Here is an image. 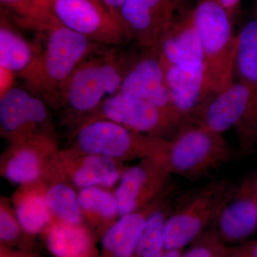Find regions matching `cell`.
Here are the masks:
<instances>
[{
  "mask_svg": "<svg viewBox=\"0 0 257 257\" xmlns=\"http://www.w3.org/2000/svg\"><path fill=\"white\" fill-rule=\"evenodd\" d=\"M221 234L236 241L247 237L257 228V174L246 177L230 197L217 219Z\"/></svg>",
  "mask_w": 257,
  "mask_h": 257,
  "instance_id": "obj_18",
  "label": "cell"
},
{
  "mask_svg": "<svg viewBox=\"0 0 257 257\" xmlns=\"http://www.w3.org/2000/svg\"><path fill=\"white\" fill-rule=\"evenodd\" d=\"M165 67L195 70L205 64L202 42L191 12H182L155 47Z\"/></svg>",
  "mask_w": 257,
  "mask_h": 257,
  "instance_id": "obj_17",
  "label": "cell"
},
{
  "mask_svg": "<svg viewBox=\"0 0 257 257\" xmlns=\"http://www.w3.org/2000/svg\"><path fill=\"white\" fill-rule=\"evenodd\" d=\"M135 57L116 47H105L83 61L60 94L57 109L63 111L64 122L75 127L106 99L120 92Z\"/></svg>",
  "mask_w": 257,
  "mask_h": 257,
  "instance_id": "obj_2",
  "label": "cell"
},
{
  "mask_svg": "<svg viewBox=\"0 0 257 257\" xmlns=\"http://www.w3.org/2000/svg\"><path fill=\"white\" fill-rule=\"evenodd\" d=\"M183 257H213V255L209 248L199 246L192 248Z\"/></svg>",
  "mask_w": 257,
  "mask_h": 257,
  "instance_id": "obj_32",
  "label": "cell"
},
{
  "mask_svg": "<svg viewBox=\"0 0 257 257\" xmlns=\"http://www.w3.org/2000/svg\"><path fill=\"white\" fill-rule=\"evenodd\" d=\"M218 5H220L223 9L227 12L231 18L236 15L239 10L241 0H214Z\"/></svg>",
  "mask_w": 257,
  "mask_h": 257,
  "instance_id": "obj_31",
  "label": "cell"
},
{
  "mask_svg": "<svg viewBox=\"0 0 257 257\" xmlns=\"http://www.w3.org/2000/svg\"><path fill=\"white\" fill-rule=\"evenodd\" d=\"M101 3H103L106 8H108L112 15H114V18L117 20L118 12L121 4H122L124 0H100Z\"/></svg>",
  "mask_w": 257,
  "mask_h": 257,
  "instance_id": "obj_33",
  "label": "cell"
},
{
  "mask_svg": "<svg viewBox=\"0 0 257 257\" xmlns=\"http://www.w3.org/2000/svg\"><path fill=\"white\" fill-rule=\"evenodd\" d=\"M1 12L20 27L31 30L48 11H42L37 0H0Z\"/></svg>",
  "mask_w": 257,
  "mask_h": 257,
  "instance_id": "obj_28",
  "label": "cell"
},
{
  "mask_svg": "<svg viewBox=\"0 0 257 257\" xmlns=\"http://www.w3.org/2000/svg\"><path fill=\"white\" fill-rule=\"evenodd\" d=\"M165 67L172 102L183 124L214 93L212 82L205 64L195 70Z\"/></svg>",
  "mask_w": 257,
  "mask_h": 257,
  "instance_id": "obj_19",
  "label": "cell"
},
{
  "mask_svg": "<svg viewBox=\"0 0 257 257\" xmlns=\"http://www.w3.org/2000/svg\"><path fill=\"white\" fill-rule=\"evenodd\" d=\"M165 192L141 210L119 216L101 239V257H133L150 214L165 201Z\"/></svg>",
  "mask_w": 257,
  "mask_h": 257,
  "instance_id": "obj_20",
  "label": "cell"
},
{
  "mask_svg": "<svg viewBox=\"0 0 257 257\" xmlns=\"http://www.w3.org/2000/svg\"><path fill=\"white\" fill-rule=\"evenodd\" d=\"M18 76L4 67H0V97L4 96L15 87Z\"/></svg>",
  "mask_w": 257,
  "mask_h": 257,
  "instance_id": "obj_29",
  "label": "cell"
},
{
  "mask_svg": "<svg viewBox=\"0 0 257 257\" xmlns=\"http://www.w3.org/2000/svg\"><path fill=\"white\" fill-rule=\"evenodd\" d=\"M41 179L53 222L72 226L85 224L79 205L77 189L61 172L56 157Z\"/></svg>",
  "mask_w": 257,
  "mask_h": 257,
  "instance_id": "obj_22",
  "label": "cell"
},
{
  "mask_svg": "<svg viewBox=\"0 0 257 257\" xmlns=\"http://www.w3.org/2000/svg\"><path fill=\"white\" fill-rule=\"evenodd\" d=\"M33 30L44 38V46L35 68L24 79L25 87L57 109L61 92L76 69L105 46L62 26L50 13Z\"/></svg>",
  "mask_w": 257,
  "mask_h": 257,
  "instance_id": "obj_1",
  "label": "cell"
},
{
  "mask_svg": "<svg viewBox=\"0 0 257 257\" xmlns=\"http://www.w3.org/2000/svg\"><path fill=\"white\" fill-rule=\"evenodd\" d=\"M231 151L222 135L184 122L172 140L166 138L163 159L170 173L196 179L224 165Z\"/></svg>",
  "mask_w": 257,
  "mask_h": 257,
  "instance_id": "obj_5",
  "label": "cell"
},
{
  "mask_svg": "<svg viewBox=\"0 0 257 257\" xmlns=\"http://www.w3.org/2000/svg\"><path fill=\"white\" fill-rule=\"evenodd\" d=\"M25 234L32 238L43 234L53 223L47 205L45 186L42 179L19 185L11 201Z\"/></svg>",
  "mask_w": 257,
  "mask_h": 257,
  "instance_id": "obj_23",
  "label": "cell"
},
{
  "mask_svg": "<svg viewBox=\"0 0 257 257\" xmlns=\"http://www.w3.org/2000/svg\"><path fill=\"white\" fill-rule=\"evenodd\" d=\"M37 1L40 10H42V11H47V4L48 0H37Z\"/></svg>",
  "mask_w": 257,
  "mask_h": 257,
  "instance_id": "obj_35",
  "label": "cell"
},
{
  "mask_svg": "<svg viewBox=\"0 0 257 257\" xmlns=\"http://www.w3.org/2000/svg\"><path fill=\"white\" fill-rule=\"evenodd\" d=\"M165 139L136 133L109 120L94 119L72 130L68 148L124 163L162 156Z\"/></svg>",
  "mask_w": 257,
  "mask_h": 257,
  "instance_id": "obj_3",
  "label": "cell"
},
{
  "mask_svg": "<svg viewBox=\"0 0 257 257\" xmlns=\"http://www.w3.org/2000/svg\"><path fill=\"white\" fill-rule=\"evenodd\" d=\"M249 100L246 86L234 81L208 96L184 122L194 123L222 135L230 128L239 127L247 112Z\"/></svg>",
  "mask_w": 257,
  "mask_h": 257,
  "instance_id": "obj_15",
  "label": "cell"
},
{
  "mask_svg": "<svg viewBox=\"0 0 257 257\" xmlns=\"http://www.w3.org/2000/svg\"><path fill=\"white\" fill-rule=\"evenodd\" d=\"M184 0H124L117 19L128 40L145 50L158 45L161 37L181 13Z\"/></svg>",
  "mask_w": 257,
  "mask_h": 257,
  "instance_id": "obj_10",
  "label": "cell"
},
{
  "mask_svg": "<svg viewBox=\"0 0 257 257\" xmlns=\"http://www.w3.org/2000/svg\"><path fill=\"white\" fill-rule=\"evenodd\" d=\"M0 257H45L32 249L10 247L0 243Z\"/></svg>",
  "mask_w": 257,
  "mask_h": 257,
  "instance_id": "obj_30",
  "label": "cell"
},
{
  "mask_svg": "<svg viewBox=\"0 0 257 257\" xmlns=\"http://www.w3.org/2000/svg\"><path fill=\"white\" fill-rule=\"evenodd\" d=\"M100 119L114 121L136 133L161 138H165L167 134L180 126L160 108L138 96L121 92L106 99L74 128L87 121Z\"/></svg>",
  "mask_w": 257,
  "mask_h": 257,
  "instance_id": "obj_9",
  "label": "cell"
},
{
  "mask_svg": "<svg viewBox=\"0 0 257 257\" xmlns=\"http://www.w3.org/2000/svg\"><path fill=\"white\" fill-rule=\"evenodd\" d=\"M234 187L229 179L214 180L182 200L166 221L165 251L180 250L195 239L207 225L217 221Z\"/></svg>",
  "mask_w": 257,
  "mask_h": 257,
  "instance_id": "obj_6",
  "label": "cell"
},
{
  "mask_svg": "<svg viewBox=\"0 0 257 257\" xmlns=\"http://www.w3.org/2000/svg\"><path fill=\"white\" fill-rule=\"evenodd\" d=\"M191 14L202 42L214 92H218L234 81L237 35L232 18L214 0H199Z\"/></svg>",
  "mask_w": 257,
  "mask_h": 257,
  "instance_id": "obj_4",
  "label": "cell"
},
{
  "mask_svg": "<svg viewBox=\"0 0 257 257\" xmlns=\"http://www.w3.org/2000/svg\"><path fill=\"white\" fill-rule=\"evenodd\" d=\"M40 52L41 45L27 40L15 28L13 20L1 12L0 67L9 69L24 80L36 66Z\"/></svg>",
  "mask_w": 257,
  "mask_h": 257,
  "instance_id": "obj_21",
  "label": "cell"
},
{
  "mask_svg": "<svg viewBox=\"0 0 257 257\" xmlns=\"http://www.w3.org/2000/svg\"><path fill=\"white\" fill-rule=\"evenodd\" d=\"M56 161L64 177L78 191L91 187L110 189L119 183L126 168L119 161L69 148L60 149Z\"/></svg>",
  "mask_w": 257,
  "mask_h": 257,
  "instance_id": "obj_16",
  "label": "cell"
},
{
  "mask_svg": "<svg viewBox=\"0 0 257 257\" xmlns=\"http://www.w3.org/2000/svg\"><path fill=\"white\" fill-rule=\"evenodd\" d=\"M78 202L84 223L98 239L119 218L116 196L110 189L91 187L80 189Z\"/></svg>",
  "mask_w": 257,
  "mask_h": 257,
  "instance_id": "obj_25",
  "label": "cell"
},
{
  "mask_svg": "<svg viewBox=\"0 0 257 257\" xmlns=\"http://www.w3.org/2000/svg\"><path fill=\"white\" fill-rule=\"evenodd\" d=\"M252 257H257V244L255 245L253 248Z\"/></svg>",
  "mask_w": 257,
  "mask_h": 257,
  "instance_id": "obj_36",
  "label": "cell"
},
{
  "mask_svg": "<svg viewBox=\"0 0 257 257\" xmlns=\"http://www.w3.org/2000/svg\"><path fill=\"white\" fill-rule=\"evenodd\" d=\"M235 75L249 92L246 116L236 128L241 153L257 148V20L246 24L237 34Z\"/></svg>",
  "mask_w": 257,
  "mask_h": 257,
  "instance_id": "obj_13",
  "label": "cell"
},
{
  "mask_svg": "<svg viewBox=\"0 0 257 257\" xmlns=\"http://www.w3.org/2000/svg\"><path fill=\"white\" fill-rule=\"evenodd\" d=\"M171 211L165 202L145 223L133 257H162L165 251L164 229Z\"/></svg>",
  "mask_w": 257,
  "mask_h": 257,
  "instance_id": "obj_26",
  "label": "cell"
},
{
  "mask_svg": "<svg viewBox=\"0 0 257 257\" xmlns=\"http://www.w3.org/2000/svg\"><path fill=\"white\" fill-rule=\"evenodd\" d=\"M48 104L27 88L15 87L0 97V134L10 144L47 134L55 135Z\"/></svg>",
  "mask_w": 257,
  "mask_h": 257,
  "instance_id": "obj_8",
  "label": "cell"
},
{
  "mask_svg": "<svg viewBox=\"0 0 257 257\" xmlns=\"http://www.w3.org/2000/svg\"><path fill=\"white\" fill-rule=\"evenodd\" d=\"M171 175L163 157L143 159L126 167L114 190L119 216L141 210L158 199Z\"/></svg>",
  "mask_w": 257,
  "mask_h": 257,
  "instance_id": "obj_11",
  "label": "cell"
},
{
  "mask_svg": "<svg viewBox=\"0 0 257 257\" xmlns=\"http://www.w3.org/2000/svg\"><path fill=\"white\" fill-rule=\"evenodd\" d=\"M60 150L56 135L47 134L10 144L2 154L0 173L18 185L36 182L42 178Z\"/></svg>",
  "mask_w": 257,
  "mask_h": 257,
  "instance_id": "obj_12",
  "label": "cell"
},
{
  "mask_svg": "<svg viewBox=\"0 0 257 257\" xmlns=\"http://www.w3.org/2000/svg\"><path fill=\"white\" fill-rule=\"evenodd\" d=\"M162 257H181L180 250L165 251Z\"/></svg>",
  "mask_w": 257,
  "mask_h": 257,
  "instance_id": "obj_34",
  "label": "cell"
},
{
  "mask_svg": "<svg viewBox=\"0 0 257 257\" xmlns=\"http://www.w3.org/2000/svg\"><path fill=\"white\" fill-rule=\"evenodd\" d=\"M135 57L125 75L120 92L138 96L166 111L179 123L182 120L172 102L165 66L155 47Z\"/></svg>",
  "mask_w": 257,
  "mask_h": 257,
  "instance_id": "obj_14",
  "label": "cell"
},
{
  "mask_svg": "<svg viewBox=\"0 0 257 257\" xmlns=\"http://www.w3.org/2000/svg\"><path fill=\"white\" fill-rule=\"evenodd\" d=\"M54 257H101L97 238L86 224L53 222L42 234Z\"/></svg>",
  "mask_w": 257,
  "mask_h": 257,
  "instance_id": "obj_24",
  "label": "cell"
},
{
  "mask_svg": "<svg viewBox=\"0 0 257 257\" xmlns=\"http://www.w3.org/2000/svg\"><path fill=\"white\" fill-rule=\"evenodd\" d=\"M31 238L25 234L8 198L0 197V243L10 247L32 249Z\"/></svg>",
  "mask_w": 257,
  "mask_h": 257,
  "instance_id": "obj_27",
  "label": "cell"
},
{
  "mask_svg": "<svg viewBox=\"0 0 257 257\" xmlns=\"http://www.w3.org/2000/svg\"><path fill=\"white\" fill-rule=\"evenodd\" d=\"M47 10L61 25L99 45L116 47L128 41L100 0H48Z\"/></svg>",
  "mask_w": 257,
  "mask_h": 257,
  "instance_id": "obj_7",
  "label": "cell"
}]
</instances>
